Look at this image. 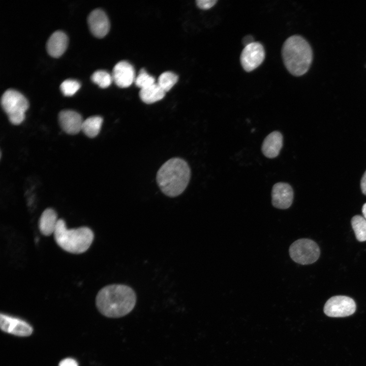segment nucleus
Wrapping results in <instances>:
<instances>
[{
  "mask_svg": "<svg viewBox=\"0 0 366 366\" xmlns=\"http://www.w3.org/2000/svg\"><path fill=\"white\" fill-rule=\"evenodd\" d=\"M136 294L130 286L111 284L101 289L96 297V306L99 312L109 318L123 317L134 309Z\"/></svg>",
  "mask_w": 366,
  "mask_h": 366,
  "instance_id": "1",
  "label": "nucleus"
},
{
  "mask_svg": "<svg viewBox=\"0 0 366 366\" xmlns=\"http://www.w3.org/2000/svg\"><path fill=\"white\" fill-rule=\"evenodd\" d=\"M112 76L116 85L121 88L130 86L135 82L136 78L134 67L125 60L120 61L115 65Z\"/></svg>",
  "mask_w": 366,
  "mask_h": 366,
  "instance_id": "11",
  "label": "nucleus"
},
{
  "mask_svg": "<svg viewBox=\"0 0 366 366\" xmlns=\"http://www.w3.org/2000/svg\"><path fill=\"white\" fill-rule=\"evenodd\" d=\"M254 42V38L251 35H247L245 36L242 40V44L245 45V46Z\"/></svg>",
  "mask_w": 366,
  "mask_h": 366,
  "instance_id": "27",
  "label": "nucleus"
},
{
  "mask_svg": "<svg viewBox=\"0 0 366 366\" xmlns=\"http://www.w3.org/2000/svg\"><path fill=\"white\" fill-rule=\"evenodd\" d=\"M356 239L359 241L366 240V219L360 215L354 216L351 221Z\"/></svg>",
  "mask_w": 366,
  "mask_h": 366,
  "instance_id": "19",
  "label": "nucleus"
},
{
  "mask_svg": "<svg viewBox=\"0 0 366 366\" xmlns=\"http://www.w3.org/2000/svg\"><path fill=\"white\" fill-rule=\"evenodd\" d=\"M53 235L59 247L67 252L75 254L86 251L94 238L93 232L89 228L83 226L68 229L62 219L57 221Z\"/></svg>",
  "mask_w": 366,
  "mask_h": 366,
  "instance_id": "4",
  "label": "nucleus"
},
{
  "mask_svg": "<svg viewBox=\"0 0 366 366\" xmlns=\"http://www.w3.org/2000/svg\"><path fill=\"white\" fill-rule=\"evenodd\" d=\"M178 76L174 73L167 71L159 77L158 84L165 92L169 91L177 82Z\"/></svg>",
  "mask_w": 366,
  "mask_h": 366,
  "instance_id": "20",
  "label": "nucleus"
},
{
  "mask_svg": "<svg viewBox=\"0 0 366 366\" xmlns=\"http://www.w3.org/2000/svg\"><path fill=\"white\" fill-rule=\"evenodd\" d=\"M68 39L62 31L54 32L49 37L46 44L48 54L53 57L60 56L67 49Z\"/></svg>",
  "mask_w": 366,
  "mask_h": 366,
  "instance_id": "15",
  "label": "nucleus"
},
{
  "mask_svg": "<svg viewBox=\"0 0 366 366\" xmlns=\"http://www.w3.org/2000/svg\"><path fill=\"white\" fill-rule=\"evenodd\" d=\"M356 310V304L350 297L343 295L334 296L326 302L324 312L329 317H343L353 314Z\"/></svg>",
  "mask_w": 366,
  "mask_h": 366,
  "instance_id": "7",
  "label": "nucleus"
},
{
  "mask_svg": "<svg viewBox=\"0 0 366 366\" xmlns=\"http://www.w3.org/2000/svg\"><path fill=\"white\" fill-rule=\"evenodd\" d=\"M80 87V84L78 81L70 79L64 80L60 86L62 92L66 96H73Z\"/></svg>",
  "mask_w": 366,
  "mask_h": 366,
  "instance_id": "23",
  "label": "nucleus"
},
{
  "mask_svg": "<svg viewBox=\"0 0 366 366\" xmlns=\"http://www.w3.org/2000/svg\"><path fill=\"white\" fill-rule=\"evenodd\" d=\"M362 212L364 218L366 219V203H365L362 206Z\"/></svg>",
  "mask_w": 366,
  "mask_h": 366,
  "instance_id": "28",
  "label": "nucleus"
},
{
  "mask_svg": "<svg viewBox=\"0 0 366 366\" xmlns=\"http://www.w3.org/2000/svg\"><path fill=\"white\" fill-rule=\"evenodd\" d=\"M265 50L263 45L258 42H254L243 49L240 57V63L247 72H251L263 62Z\"/></svg>",
  "mask_w": 366,
  "mask_h": 366,
  "instance_id": "8",
  "label": "nucleus"
},
{
  "mask_svg": "<svg viewBox=\"0 0 366 366\" xmlns=\"http://www.w3.org/2000/svg\"><path fill=\"white\" fill-rule=\"evenodd\" d=\"M289 253L291 258L295 262L302 264H310L319 258L320 250L314 241L308 238L295 240L290 246Z\"/></svg>",
  "mask_w": 366,
  "mask_h": 366,
  "instance_id": "6",
  "label": "nucleus"
},
{
  "mask_svg": "<svg viewBox=\"0 0 366 366\" xmlns=\"http://www.w3.org/2000/svg\"><path fill=\"white\" fill-rule=\"evenodd\" d=\"M217 2V0H198L197 5L202 9L206 10L212 7Z\"/></svg>",
  "mask_w": 366,
  "mask_h": 366,
  "instance_id": "24",
  "label": "nucleus"
},
{
  "mask_svg": "<svg viewBox=\"0 0 366 366\" xmlns=\"http://www.w3.org/2000/svg\"><path fill=\"white\" fill-rule=\"evenodd\" d=\"M293 199V191L291 186L286 182L275 184L271 191L272 205L281 209H287L291 205Z\"/></svg>",
  "mask_w": 366,
  "mask_h": 366,
  "instance_id": "10",
  "label": "nucleus"
},
{
  "mask_svg": "<svg viewBox=\"0 0 366 366\" xmlns=\"http://www.w3.org/2000/svg\"><path fill=\"white\" fill-rule=\"evenodd\" d=\"M0 327L3 331L18 337H28L33 331L25 321L3 314L0 316Z\"/></svg>",
  "mask_w": 366,
  "mask_h": 366,
  "instance_id": "9",
  "label": "nucleus"
},
{
  "mask_svg": "<svg viewBox=\"0 0 366 366\" xmlns=\"http://www.w3.org/2000/svg\"><path fill=\"white\" fill-rule=\"evenodd\" d=\"M58 366H78V362L73 358H67L61 360Z\"/></svg>",
  "mask_w": 366,
  "mask_h": 366,
  "instance_id": "25",
  "label": "nucleus"
},
{
  "mask_svg": "<svg viewBox=\"0 0 366 366\" xmlns=\"http://www.w3.org/2000/svg\"><path fill=\"white\" fill-rule=\"evenodd\" d=\"M87 22L90 32L96 37L103 38L109 30L108 18L101 9H97L92 11L88 16Z\"/></svg>",
  "mask_w": 366,
  "mask_h": 366,
  "instance_id": "12",
  "label": "nucleus"
},
{
  "mask_svg": "<svg viewBox=\"0 0 366 366\" xmlns=\"http://www.w3.org/2000/svg\"><path fill=\"white\" fill-rule=\"evenodd\" d=\"M103 120V118L98 115L90 116L83 120L81 131L87 137L94 138L99 134Z\"/></svg>",
  "mask_w": 366,
  "mask_h": 366,
  "instance_id": "18",
  "label": "nucleus"
},
{
  "mask_svg": "<svg viewBox=\"0 0 366 366\" xmlns=\"http://www.w3.org/2000/svg\"><path fill=\"white\" fill-rule=\"evenodd\" d=\"M135 83L136 85L141 89L146 88L156 83L154 77L148 74L143 69L140 70L139 74L136 77Z\"/></svg>",
  "mask_w": 366,
  "mask_h": 366,
  "instance_id": "22",
  "label": "nucleus"
},
{
  "mask_svg": "<svg viewBox=\"0 0 366 366\" xmlns=\"http://www.w3.org/2000/svg\"><path fill=\"white\" fill-rule=\"evenodd\" d=\"M83 120L81 115L73 110H64L58 114L60 126L68 134L75 135L81 131Z\"/></svg>",
  "mask_w": 366,
  "mask_h": 366,
  "instance_id": "13",
  "label": "nucleus"
},
{
  "mask_svg": "<svg viewBox=\"0 0 366 366\" xmlns=\"http://www.w3.org/2000/svg\"><path fill=\"white\" fill-rule=\"evenodd\" d=\"M283 144L282 134L279 131H273L264 139L261 147L262 152L268 158H276L279 155Z\"/></svg>",
  "mask_w": 366,
  "mask_h": 366,
  "instance_id": "14",
  "label": "nucleus"
},
{
  "mask_svg": "<svg viewBox=\"0 0 366 366\" xmlns=\"http://www.w3.org/2000/svg\"><path fill=\"white\" fill-rule=\"evenodd\" d=\"M191 176L188 163L183 159L174 158L166 162L157 174V182L166 195L174 197L180 195L187 188Z\"/></svg>",
  "mask_w": 366,
  "mask_h": 366,
  "instance_id": "2",
  "label": "nucleus"
},
{
  "mask_svg": "<svg viewBox=\"0 0 366 366\" xmlns=\"http://www.w3.org/2000/svg\"><path fill=\"white\" fill-rule=\"evenodd\" d=\"M58 219L56 211L51 208L45 209L42 213L38 222L39 229L45 236L53 234Z\"/></svg>",
  "mask_w": 366,
  "mask_h": 366,
  "instance_id": "16",
  "label": "nucleus"
},
{
  "mask_svg": "<svg viewBox=\"0 0 366 366\" xmlns=\"http://www.w3.org/2000/svg\"><path fill=\"white\" fill-rule=\"evenodd\" d=\"M92 80L101 88H107L111 84L113 78L112 75L105 70H98L91 76Z\"/></svg>",
  "mask_w": 366,
  "mask_h": 366,
  "instance_id": "21",
  "label": "nucleus"
},
{
  "mask_svg": "<svg viewBox=\"0 0 366 366\" xmlns=\"http://www.w3.org/2000/svg\"><path fill=\"white\" fill-rule=\"evenodd\" d=\"M1 101L3 110L12 124L18 125L24 120L29 104L22 94L13 89H8L2 95Z\"/></svg>",
  "mask_w": 366,
  "mask_h": 366,
  "instance_id": "5",
  "label": "nucleus"
},
{
  "mask_svg": "<svg viewBox=\"0 0 366 366\" xmlns=\"http://www.w3.org/2000/svg\"><path fill=\"white\" fill-rule=\"evenodd\" d=\"M360 187L362 192L366 195V171L364 173L360 182Z\"/></svg>",
  "mask_w": 366,
  "mask_h": 366,
  "instance_id": "26",
  "label": "nucleus"
},
{
  "mask_svg": "<svg viewBox=\"0 0 366 366\" xmlns=\"http://www.w3.org/2000/svg\"><path fill=\"white\" fill-rule=\"evenodd\" d=\"M165 93L158 83H155L149 87L141 89L139 97L143 102L150 104L162 100Z\"/></svg>",
  "mask_w": 366,
  "mask_h": 366,
  "instance_id": "17",
  "label": "nucleus"
},
{
  "mask_svg": "<svg viewBox=\"0 0 366 366\" xmlns=\"http://www.w3.org/2000/svg\"><path fill=\"white\" fill-rule=\"evenodd\" d=\"M282 55L286 69L295 76L305 74L313 59L310 44L303 37L297 35L289 37L285 41Z\"/></svg>",
  "mask_w": 366,
  "mask_h": 366,
  "instance_id": "3",
  "label": "nucleus"
}]
</instances>
